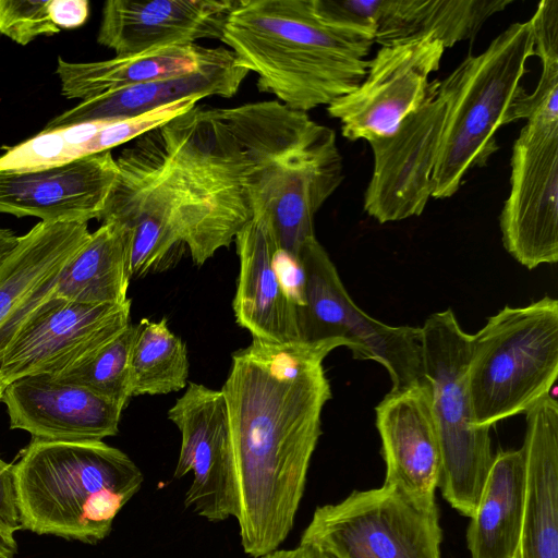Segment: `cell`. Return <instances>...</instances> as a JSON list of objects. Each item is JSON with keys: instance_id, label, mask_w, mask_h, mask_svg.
I'll return each mask as SVG.
<instances>
[{"instance_id": "1", "label": "cell", "mask_w": 558, "mask_h": 558, "mask_svg": "<svg viewBox=\"0 0 558 558\" xmlns=\"http://www.w3.org/2000/svg\"><path fill=\"white\" fill-rule=\"evenodd\" d=\"M341 340L252 343L232 355L221 388L236 483L243 551L259 558L291 532L331 398L323 362Z\"/></svg>"}, {"instance_id": "2", "label": "cell", "mask_w": 558, "mask_h": 558, "mask_svg": "<svg viewBox=\"0 0 558 558\" xmlns=\"http://www.w3.org/2000/svg\"><path fill=\"white\" fill-rule=\"evenodd\" d=\"M220 40L259 92L306 113L364 80L375 44L371 33L320 20L312 0H236Z\"/></svg>"}, {"instance_id": "3", "label": "cell", "mask_w": 558, "mask_h": 558, "mask_svg": "<svg viewBox=\"0 0 558 558\" xmlns=\"http://www.w3.org/2000/svg\"><path fill=\"white\" fill-rule=\"evenodd\" d=\"M316 125L306 112L265 100L231 108L195 106L144 136L168 162L253 215L251 199L269 167Z\"/></svg>"}, {"instance_id": "4", "label": "cell", "mask_w": 558, "mask_h": 558, "mask_svg": "<svg viewBox=\"0 0 558 558\" xmlns=\"http://www.w3.org/2000/svg\"><path fill=\"white\" fill-rule=\"evenodd\" d=\"M22 530L97 544L144 476L122 450L99 441L31 440L13 464Z\"/></svg>"}, {"instance_id": "5", "label": "cell", "mask_w": 558, "mask_h": 558, "mask_svg": "<svg viewBox=\"0 0 558 558\" xmlns=\"http://www.w3.org/2000/svg\"><path fill=\"white\" fill-rule=\"evenodd\" d=\"M116 161L118 177L100 220L125 229L130 278L169 269L185 248L202 266L230 245L213 207L141 137Z\"/></svg>"}, {"instance_id": "6", "label": "cell", "mask_w": 558, "mask_h": 558, "mask_svg": "<svg viewBox=\"0 0 558 558\" xmlns=\"http://www.w3.org/2000/svg\"><path fill=\"white\" fill-rule=\"evenodd\" d=\"M534 56L530 21L517 22L480 54H469L442 82L437 94L446 106L432 184L435 198H448L473 167H484L498 150L496 132L510 123L521 82Z\"/></svg>"}, {"instance_id": "7", "label": "cell", "mask_w": 558, "mask_h": 558, "mask_svg": "<svg viewBox=\"0 0 558 558\" xmlns=\"http://www.w3.org/2000/svg\"><path fill=\"white\" fill-rule=\"evenodd\" d=\"M558 376V301L545 295L506 305L475 335L466 371L477 427L525 413L550 395Z\"/></svg>"}, {"instance_id": "8", "label": "cell", "mask_w": 558, "mask_h": 558, "mask_svg": "<svg viewBox=\"0 0 558 558\" xmlns=\"http://www.w3.org/2000/svg\"><path fill=\"white\" fill-rule=\"evenodd\" d=\"M421 339L441 450L438 488L451 507L471 518L494 459L489 429L475 425L468 389L471 335L445 310L425 319Z\"/></svg>"}, {"instance_id": "9", "label": "cell", "mask_w": 558, "mask_h": 558, "mask_svg": "<svg viewBox=\"0 0 558 558\" xmlns=\"http://www.w3.org/2000/svg\"><path fill=\"white\" fill-rule=\"evenodd\" d=\"M298 259L303 271V304L296 308L302 342L343 341L354 359L383 365L393 391L427 383L421 327L390 326L363 312L316 238L302 246Z\"/></svg>"}, {"instance_id": "10", "label": "cell", "mask_w": 558, "mask_h": 558, "mask_svg": "<svg viewBox=\"0 0 558 558\" xmlns=\"http://www.w3.org/2000/svg\"><path fill=\"white\" fill-rule=\"evenodd\" d=\"M438 515L383 485L317 507L300 544L331 558H440Z\"/></svg>"}, {"instance_id": "11", "label": "cell", "mask_w": 558, "mask_h": 558, "mask_svg": "<svg viewBox=\"0 0 558 558\" xmlns=\"http://www.w3.org/2000/svg\"><path fill=\"white\" fill-rule=\"evenodd\" d=\"M445 49L427 36L378 49L364 80L327 106L328 114L340 121L342 135L369 142L392 133L437 88L439 81L428 78L438 71Z\"/></svg>"}, {"instance_id": "12", "label": "cell", "mask_w": 558, "mask_h": 558, "mask_svg": "<svg viewBox=\"0 0 558 558\" xmlns=\"http://www.w3.org/2000/svg\"><path fill=\"white\" fill-rule=\"evenodd\" d=\"M499 225L506 251L532 270L558 260V125L527 123L511 155Z\"/></svg>"}, {"instance_id": "13", "label": "cell", "mask_w": 558, "mask_h": 558, "mask_svg": "<svg viewBox=\"0 0 558 558\" xmlns=\"http://www.w3.org/2000/svg\"><path fill=\"white\" fill-rule=\"evenodd\" d=\"M130 310L131 300L90 304L51 294L4 352L3 386L27 376H54L89 359L130 325Z\"/></svg>"}, {"instance_id": "14", "label": "cell", "mask_w": 558, "mask_h": 558, "mask_svg": "<svg viewBox=\"0 0 558 558\" xmlns=\"http://www.w3.org/2000/svg\"><path fill=\"white\" fill-rule=\"evenodd\" d=\"M343 180L336 133L317 123L296 148L274 162L252 198L253 216L267 222L279 250L298 259L316 238L314 217Z\"/></svg>"}, {"instance_id": "15", "label": "cell", "mask_w": 558, "mask_h": 558, "mask_svg": "<svg viewBox=\"0 0 558 558\" xmlns=\"http://www.w3.org/2000/svg\"><path fill=\"white\" fill-rule=\"evenodd\" d=\"M437 88L392 133L368 142L374 166L364 210L379 223L420 216L433 194L446 113Z\"/></svg>"}, {"instance_id": "16", "label": "cell", "mask_w": 558, "mask_h": 558, "mask_svg": "<svg viewBox=\"0 0 558 558\" xmlns=\"http://www.w3.org/2000/svg\"><path fill=\"white\" fill-rule=\"evenodd\" d=\"M168 417L182 438L173 478L193 473L185 507L209 522L235 518L236 483L228 410L221 390L190 383Z\"/></svg>"}, {"instance_id": "17", "label": "cell", "mask_w": 558, "mask_h": 558, "mask_svg": "<svg viewBox=\"0 0 558 558\" xmlns=\"http://www.w3.org/2000/svg\"><path fill=\"white\" fill-rule=\"evenodd\" d=\"M375 413L386 462L383 485L397 490L421 512L438 515L435 490L441 450L429 383L390 390Z\"/></svg>"}, {"instance_id": "18", "label": "cell", "mask_w": 558, "mask_h": 558, "mask_svg": "<svg viewBox=\"0 0 558 558\" xmlns=\"http://www.w3.org/2000/svg\"><path fill=\"white\" fill-rule=\"evenodd\" d=\"M118 172L110 150L37 171H0V214L45 222L100 220Z\"/></svg>"}, {"instance_id": "19", "label": "cell", "mask_w": 558, "mask_h": 558, "mask_svg": "<svg viewBox=\"0 0 558 558\" xmlns=\"http://www.w3.org/2000/svg\"><path fill=\"white\" fill-rule=\"evenodd\" d=\"M86 222L39 221L0 267V366L22 326L53 292L60 274L87 243ZM5 387L0 377V401Z\"/></svg>"}, {"instance_id": "20", "label": "cell", "mask_w": 558, "mask_h": 558, "mask_svg": "<svg viewBox=\"0 0 558 558\" xmlns=\"http://www.w3.org/2000/svg\"><path fill=\"white\" fill-rule=\"evenodd\" d=\"M11 429L32 440L99 441L119 432L122 408L71 383L36 375L10 383L2 395Z\"/></svg>"}, {"instance_id": "21", "label": "cell", "mask_w": 558, "mask_h": 558, "mask_svg": "<svg viewBox=\"0 0 558 558\" xmlns=\"http://www.w3.org/2000/svg\"><path fill=\"white\" fill-rule=\"evenodd\" d=\"M236 0H108L97 43L116 57L220 39Z\"/></svg>"}, {"instance_id": "22", "label": "cell", "mask_w": 558, "mask_h": 558, "mask_svg": "<svg viewBox=\"0 0 558 558\" xmlns=\"http://www.w3.org/2000/svg\"><path fill=\"white\" fill-rule=\"evenodd\" d=\"M234 242L240 260L233 299L238 325L260 341L302 342L296 306L279 279L275 266L278 246L265 219L253 216Z\"/></svg>"}, {"instance_id": "23", "label": "cell", "mask_w": 558, "mask_h": 558, "mask_svg": "<svg viewBox=\"0 0 558 558\" xmlns=\"http://www.w3.org/2000/svg\"><path fill=\"white\" fill-rule=\"evenodd\" d=\"M247 74L236 64L233 53L220 47L210 61L193 73L155 80L83 100L51 119L44 130L131 118L189 97L231 98Z\"/></svg>"}, {"instance_id": "24", "label": "cell", "mask_w": 558, "mask_h": 558, "mask_svg": "<svg viewBox=\"0 0 558 558\" xmlns=\"http://www.w3.org/2000/svg\"><path fill=\"white\" fill-rule=\"evenodd\" d=\"M511 0H341L344 9L369 24L383 46L433 37L445 48L471 39Z\"/></svg>"}, {"instance_id": "25", "label": "cell", "mask_w": 558, "mask_h": 558, "mask_svg": "<svg viewBox=\"0 0 558 558\" xmlns=\"http://www.w3.org/2000/svg\"><path fill=\"white\" fill-rule=\"evenodd\" d=\"M525 416L526 498L518 558H558V402L545 396Z\"/></svg>"}, {"instance_id": "26", "label": "cell", "mask_w": 558, "mask_h": 558, "mask_svg": "<svg viewBox=\"0 0 558 558\" xmlns=\"http://www.w3.org/2000/svg\"><path fill=\"white\" fill-rule=\"evenodd\" d=\"M525 498L526 466L523 449L498 451L466 530L471 558H515Z\"/></svg>"}, {"instance_id": "27", "label": "cell", "mask_w": 558, "mask_h": 558, "mask_svg": "<svg viewBox=\"0 0 558 558\" xmlns=\"http://www.w3.org/2000/svg\"><path fill=\"white\" fill-rule=\"evenodd\" d=\"M219 48L167 47L93 62H69L58 57L56 72L62 95L83 101L137 84L193 73L210 61Z\"/></svg>"}, {"instance_id": "28", "label": "cell", "mask_w": 558, "mask_h": 558, "mask_svg": "<svg viewBox=\"0 0 558 558\" xmlns=\"http://www.w3.org/2000/svg\"><path fill=\"white\" fill-rule=\"evenodd\" d=\"M129 235L116 221H104L60 274L52 295L90 304L128 300Z\"/></svg>"}, {"instance_id": "29", "label": "cell", "mask_w": 558, "mask_h": 558, "mask_svg": "<svg viewBox=\"0 0 558 558\" xmlns=\"http://www.w3.org/2000/svg\"><path fill=\"white\" fill-rule=\"evenodd\" d=\"M131 397L166 395L186 386L189 357L186 345L168 326L141 319L130 354Z\"/></svg>"}, {"instance_id": "30", "label": "cell", "mask_w": 558, "mask_h": 558, "mask_svg": "<svg viewBox=\"0 0 558 558\" xmlns=\"http://www.w3.org/2000/svg\"><path fill=\"white\" fill-rule=\"evenodd\" d=\"M134 333L135 325L130 324L96 354L51 377L85 387L124 409L131 398L130 354Z\"/></svg>"}, {"instance_id": "31", "label": "cell", "mask_w": 558, "mask_h": 558, "mask_svg": "<svg viewBox=\"0 0 558 558\" xmlns=\"http://www.w3.org/2000/svg\"><path fill=\"white\" fill-rule=\"evenodd\" d=\"M108 121L43 130L0 156V171L29 172L64 165L85 156L84 145Z\"/></svg>"}, {"instance_id": "32", "label": "cell", "mask_w": 558, "mask_h": 558, "mask_svg": "<svg viewBox=\"0 0 558 558\" xmlns=\"http://www.w3.org/2000/svg\"><path fill=\"white\" fill-rule=\"evenodd\" d=\"M198 97L183 98L148 112L108 121L85 145V156L99 154L138 138L193 109Z\"/></svg>"}, {"instance_id": "33", "label": "cell", "mask_w": 558, "mask_h": 558, "mask_svg": "<svg viewBox=\"0 0 558 558\" xmlns=\"http://www.w3.org/2000/svg\"><path fill=\"white\" fill-rule=\"evenodd\" d=\"M48 5L49 0H0V34L26 46L38 36L59 33Z\"/></svg>"}, {"instance_id": "34", "label": "cell", "mask_w": 558, "mask_h": 558, "mask_svg": "<svg viewBox=\"0 0 558 558\" xmlns=\"http://www.w3.org/2000/svg\"><path fill=\"white\" fill-rule=\"evenodd\" d=\"M0 530L9 534L22 530L13 464L2 459H0Z\"/></svg>"}, {"instance_id": "35", "label": "cell", "mask_w": 558, "mask_h": 558, "mask_svg": "<svg viewBox=\"0 0 558 558\" xmlns=\"http://www.w3.org/2000/svg\"><path fill=\"white\" fill-rule=\"evenodd\" d=\"M49 16L60 29H72L82 26L89 15L87 0H49Z\"/></svg>"}, {"instance_id": "36", "label": "cell", "mask_w": 558, "mask_h": 558, "mask_svg": "<svg viewBox=\"0 0 558 558\" xmlns=\"http://www.w3.org/2000/svg\"><path fill=\"white\" fill-rule=\"evenodd\" d=\"M259 558H331L314 548L299 545L291 549H277Z\"/></svg>"}, {"instance_id": "37", "label": "cell", "mask_w": 558, "mask_h": 558, "mask_svg": "<svg viewBox=\"0 0 558 558\" xmlns=\"http://www.w3.org/2000/svg\"><path fill=\"white\" fill-rule=\"evenodd\" d=\"M19 236L10 229L0 227V267L14 250Z\"/></svg>"}, {"instance_id": "38", "label": "cell", "mask_w": 558, "mask_h": 558, "mask_svg": "<svg viewBox=\"0 0 558 558\" xmlns=\"http://www.w3.org/2000/svg\"><path fill=\"white\" fill-rule=\"evenodd\" d=\"M17 553V544L13 534L0 530V558H14Z\"/></svg>"}]
</instances>
